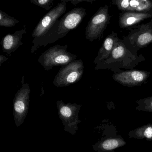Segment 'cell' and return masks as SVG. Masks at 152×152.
Here are the masks:
<instances>
[{
	"instance_id": "cell-10",
	"label": "cell",
	"mask_w": 152,
	"mask_h": 152,
	"mask_svg": "<svg viewBox=\"0 0 152 152\" xmlns=\"http://www.w3.org/2000/svg\"><path fill=\"white\" fill-rule=\"evenodd\" d=\"M151 75L148 71L143 70H129L113 72V78L116 82L123 86L128 87L140 86L146 83Z\"/></svg>"
},
{
	"instance_id": "cell-16",
	"label": "cell",
	"mask_w": 152,
	"mask_h": 152,
	"mask_svg": "<svg viewBox=\"0 0 152 152\" xmlns=\"http://www.w3.org/2000/svg\"><path fill=\"white\" fill-rule=\"evenodd\" d=\"M124 141L120 139H109L104 140L100 145L101 148L105 150H111L124 145Z\"/></svg>"
},
{
	"instance_id": "cell-12",
	"label": "cell",
	"mask_w": 152,
	"mask_h": 152,
	"mask_svg": "<svg viewBox=\"0 0 152 152\" xmlns=\"http://www.w3.org/2000/svg\"><path fill=\"white\" fill-rule=\"evenodd\" d=\"M148 18H152V14L121 12L119 17V26L121 29L127 30L140 24Z\"/></svg>"
},
{
	"instance_id": "cell-8",
	"label": "cell",
	"mask_w": 152,
	"mask_h": 152,
	"mask_svg": "<svg viewBox=\"0 0 152 152\" xmlns=\"http://www.w3.org/2000/svg\"><path fill=\"white\" fill-rule=\"evenodd\" d=\"M24 80V76H23L22 87L16 93L13 100L14 119L17 127L23 124L29 109L31 89Z\"/></svg>"
},
{
	"instance_id": "cell-21",
	"label": "cell",
	"mask_w": 152,
	"mask_h": 152,
	"mask_svg": "<svg viewBox=\"0 0 152 152\" xmlns=\"http://www.w3.org/2000/svg\"><path fill=\"white\" fill-rule=\"evenodd\" d=\"M9 58L7 57L2 55H0V66H1L4 62H7Z\"/></svg>"
},
{
	"instance_id": "cell-11",
	"label": "cell",
	"mask_w": 152,
	"mask_h": 152,
	"mask_svg": "<svg viewBox=\"0 0 152 152\" xmlns=\"http://www.w3.org/2000/svg\"><path fill=\"white\" fill-rule=\"evenodd\" d=\"M111 4L121 12L152 14V0H113Z\"/></svg>"
},
{
	"instance_id": "cell-9",
	"label": "cell",
	"mask_w": 152,
	"mask_h": 152,
	"mask_svg": "<svg viewBox=\"0 0 152 152\" xmlns=\"http://www.w3.org/2000/svg\"><path fill=\"white\" fill-rule=\"evenodd\" d=\"M67 2V0H62L60 3L42 18L32 33L33 40L38 39L48 32L59 18L65 13Z\"/></svg>"
},
{
	"instance_id": "cell-20",
	"label": "cell",
	"mask_w": 152,
	"mask_h": 152,
	"mask_svg": "<svg viewBox=\"0 0 152 152\" xmlns=\"http://www.w3.org/2000/svg\"><path fill=\"white\" fill-rule=\"evenodd\" d=\"M94 1H92V0H67L68 2H71L74 6H76L80 2H83V1L91 2V3H92Z\"/></svg>"
},
{
	"instance_id": "cell-13",
	"label": "cell",
	"mask_w": 152,
	"mask_h": 152,
	"mask_svg": "<svg viewBox=\"0 0 152 152\" xmlns=\"http://www.w3.org/2000/svg\"><path fill=\"white\" fill-rule=\"evenodd\" d=\"M26 33V29L16 31L13 34H8L2 38L1 45L3 52L10 55L23 45L22 38Z\"/></svg>"
},
{
	"instance_id": "cell-7",
	"label": "cell",
	"mask_w": 152,
	"mask_h": 152,
	"mask_svg": "<svg viewBox=\"0 0 152 152\" xmlns=\"http://www.w3.org/2000/svg\"><path fill=\"white\" fill-rule=\"evenodd\" d=\"M82 105L69 103L65 104L62 100H58L57 107L59 118L64 126V131L75 135L78 130V124L82 121L79 119V111Z\"/></svg>"
},
{
	"instance_id": "cell-2",
	"label": "cell",
	"mask_w": 152,
	"mask_h": 152,
	"mask_svg": "<svg viewBox=\"0 0 152 152\" xmlns=\"http://www.w3.org/2000/svg\"><path fill=\"white\" fill-rule=\"evenodd\" d=\"M145 60L142 54L135 55L132 54L119 39L113 50L107 59L96 65V70H111L113 72H118L121 68L133 70L141 62Z\"/></svg>"
},
{
	"instance_id": "cell-5",
	"label": "cell",
	"mask_w": 152,
	"mask_h": 152,
	"mask_svg": "<svg viewBox=\"0 0 152 152\" xmlns=\"http://www.w3.org/2000/svg\"><path fill=\"white\" fill-rule=\"evenodd\" d=\"M112 16L109 14V7L107 5L101 7L92 16L88 23L85 30L86 39L92 42L103 37L104 31L110 24Z\"/></svg>"
},
{
	"instance_id": "cell-1",
	"label": "cell",
	"mask_w": 152,
	"mask_h": 152,
	"mask_svg": "<svg viewBox=\"0 0 152 152\" xmlns=\"http://www.w3.org/2000/svg\"><path fill=\"white\" fill-rule=\"evenodd\" d=\"M86 15V9L83 7L74 8L65 14L44 36L32 41L33 46L31 53H34L41 47H45L64 37L69 32L75 30L80 26Z\"/></svg>"
},
{
	"instance_id": "cell-4",
	"label": "cell",
	"mask_w": 152,
	"mask_h": 152,
	"mask_svg": "<svg viewBox=\"0 0 152 152\" xmlns=\"http://www.w3.org/2000/svg\"><path fill=\"white\" fill-rule=\"evenodd\" d=\"M68 45H56L48 49L38 58V62L45 71L54 66H62L76 60L77 56L67 50Z\"/></svg>"
},
{
	"instance_id": "cell-6",
	"label": "cell",
	"mask_w": 152,
	"mask_h": 152,
	"mask_svg": "<svg viewBox=\"0 0 152 152\" xmlns=\"http://www.w3.org/2000/svg\"><path fill=\"white\" fill-rule=\"evenodd\" d=\"M84 65L81 59L75 60L61 66L53 80L58 87H65L76 83L81 79L84 72Z\"/></svg>"
},
{
	"instance_id": "cell-3",
	"label": "cell",
	"mask_w": 152,
	"mask_h": 152,
	"mask_svg": "<svg viewBox=\"0 0 152 152\" xmlns=\"http://www.w3.org/2000/svg\"><path fill=\"white\" fill-rule=\"evenodd\" d=\"M126 30L129 31V33L123 35L122 40L126 48L134 55H138V51L152 43V20Z\"/></svg>"
},
{
	"instance_id": "cell-15",
	"label": "cell",
	"mask_w": 152,
	"mask_h": 152,
	"mask_svg": "<svg viewBox=\"0 0 152 152\" xmlns=\"http://www.w3.org/2000/svg\"><path fill=\"white\" fill-rule=\"evenodd\" d=\"M19 21L15 18L9 15L2 10H0V26L7 28L15 26Z\"/></svg>"
},
{
	"instance_id": "cell-17",
	"label": "cell",
	"mask_w": 152,
	"mask_h": 152,
	"mask_svg": "<svg viewBox=\"0 0 152 152\" xmlns=\"http://www.w3.org/2000/svg\"><path fill=\"white\" fill-rule=\"evenodd\" d=\"M31 3L47 10H51L54 5V0H30Z\"/></svg>"
},
{
	"instance_id": "cell-18",
	"label": "cell",
	"mask_w": 152,
	"mask_h": 152,
	"mask_svg": "<svg viewBox=\"0 0 152 152\" xmlns=\"http://www.w3.org/2000/svg\"><path fill=\"white\" fill-rule=\"evenodd\" d=\"M143 135L147 138H152V127H146L143 132Z\"/></svg>"
},
{
	"instance_id": "cell-14",
	"label": "cell",
	"mask_w": 152,
	"mask_h": 152,
	"mask_svg": "<svg viewBox=\"0 0 152 152\" xmlns=\"http://www.w3.org/2000/svg\"><path fill=\"white\" fill-rule=\"evenodd\" d=\"M119 39L117 34L114 31L106 37L93 61L95 64L96 65L109 57Z\"/></svg>"
},
{
	"instance_id": "cell-19",
	"label": "cell",
	"mask_w": 152,
	"mask_h": 152,
	"mask_svg": "<svg viewBox=\"0 0 152 152\" xmlns=\"http://www.w3.org/2000/svg\"><path fill=\"white\" fill-rule=\"evenodd\" d=\"M146 107H147L149 109H152V97L147 98L145 99L140 101Z\"/></svg>"
}]
</instances>
